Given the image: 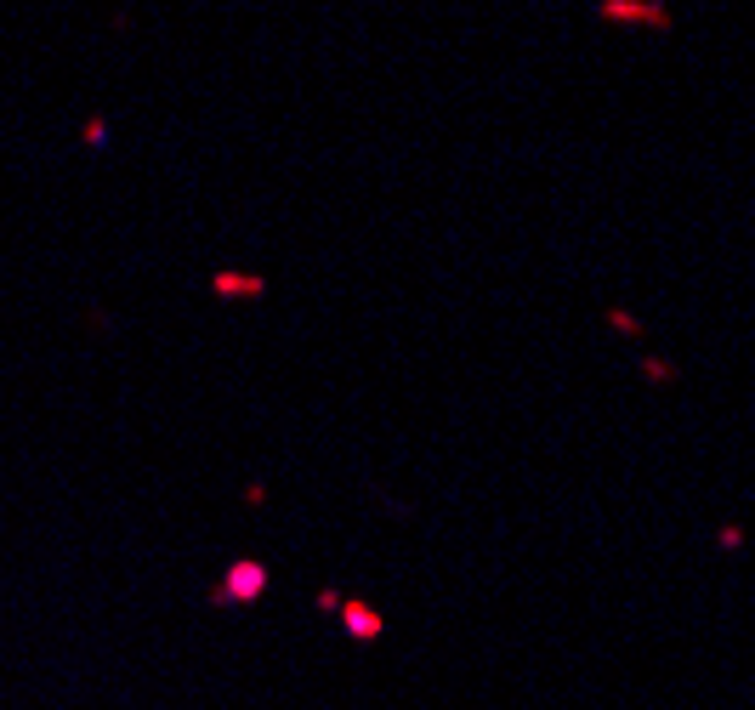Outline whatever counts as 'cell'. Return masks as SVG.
I'll use <instances>...</instances> for the list:
<instances>
[{
  "mask_svg": "<svg viewBox=\"0 0 755 710\" xmlns=\"http://www.w3.org/2000/svg\"><path fill=\"white\" fill-rule=\"evenodd\" d=\"M262 586H267V568L262 563H233L228 568V586L216 591L222 603H233V597H262Z\"/></svg>",
  "mask_w": 755,
  "mask_h": 710,
  "instance_id": "obj_1",
  "label": "cell"
},
{
  "mask_svg": "<svg viewBox=\"0 0 755 710\" xmlns=\"http://www.w3.org/2000/svg\"><path fill=\"white\" fill-rule=\"evenodd\" d=\"M602 18L608 23H636L642 18V23H653V29H665L670 12L665 6H642V0H602Z\"/></svg>",
  "mask_w": 755,
  "mask_h": 710,
  "instance_id": "obj_2",
  "label": "cell"
},
{
  "mask_svg": "<svg viewBox=\"0 0 755 710\" xmlns=\"http://www.w3.org/2000/svg\"><path fill=\"white\" fill-rule=\"evenodd\" d=\"M347 620H352V631H358V637H375V631H381V620H375L369 608H347Z\"/></svg>",
  "mask_w": 755,
  "mask_h": 710,
  "instance_id": "obj_3",
  "label": "cell"
},
{
  "mask_svg": "<svg viewBox=\"0 0 755 710\" xmlns=\"http://www.w3.org/2000/svg\"><path fill=\"white\" fill-rule=\"evenodd\" d=\"M216 290H222V296H239V290H262V279H233V273H222V279H216Z\"/></svg>",
  "mask_w": 755,
  "mask_h": 710,
  "instance_id": "obj_4",
  "label": "cell"
}]
</instances>
